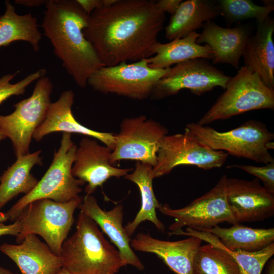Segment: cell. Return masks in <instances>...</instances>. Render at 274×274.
<instances>
[{
    "label": "cell",
    "instance_id": "obj_1",
    "mask_svg": "<svg viewBox=\"0 0 274 274\" xmlns=\"http://www.w3.org/2000/svg\"><path fill=\"white\" fill-rule=\"evenodd\" d=\"M165 19L156 1L117 0L94 10L83 33L104 66H111L151 57Z\"/></svg>",
    "mask_w": 274,
    "mask_h": 274
},
{
    "label": "cell",
    "instance_id": "obj_2",
    "mask_svg": "<svg viewBox=\"0 0 274 274\" xmlns=\"http://www.w3.org/2000/svg\"><path fill=\"white\" fill-rule=\"evenodd\" d=\"M45 6L42 25L44 35L68 74L84 88L89 77L104 66L83 33L90 15L76 0H50Z\"/></svg>",
    "mask_w": 274,
    "mask_h": 274
},
{
    "label": "cell",
    "instance_id": "obj_3",
    "mask_svg": "<svg viewBox=\"0 0 274 274\" xmlns=\"http://www.w3.org/2000/svg\"><path fill=\"white\" fill-rule=\"evenodd\" d=\"M60 256L63 267L71 274H116L125 266L118 249L81 211L76 231L63 242Z\"/></svg>",
    "mask_w": 274,
    "mask_h": 274
},
{
    "label": "cell",
    "instance_id": "obj_4",
    "mask_svg": "<svg viewBox=\"0 0 274 274\" xmlns=\"http://www.w3.org/2000/svg\"><path fill=\"white\" fill-rule=\"evenodd\" d=\"M186 127L201 143L215 150L264 164L274 162L269 153L274 148V134L259 121L249 120L224 132L195 123H188Z\"/></svg>",
    "mask_w": 274,
    "mask_h": 274
},
{
    "label": "cell",
    "instance_id": "obj_5",
    "mask_svg": "<svg viewBox=\"0 0 274 274\" xmlns=\"http://www.w3.org/2000/svg\"><path fill=\"white\" fill-rule=\"evenodd\" d=\"M77 149L71 134L63 133L60 146L54 152L52 162L45 175L31 192L22 196L6 213L9 220L15 221L29 203L38 199L64 202L80 197L81 187L85 183L72 174Z\"/></svg>",
    "mask_w": 274,
    "mask_h": 274
},
{
    "label": "cell",
    "instance_id": "obj_6",
    "mask_svg": "<svg viewBox=\"0 0 274 274\" xmlns=\"http://www.w3.org/2000/svg\"><path fill=\"white\" fill-rule=\"evenodd\" d=\"M274 109V89L264 84L257 73L243 66L230 77L224 91L196 123L204 126L250 111Z\"/></svg>",
    "mask_w": 274,
    "mask_h": 274
},
{
    "label": "cell",
    "instance_id": "obj_7",
    "mask_svg": "<svg viewBox=\"0 0 274 274\" xmlns=\"http://www.w3.org/2000/svg\"><path fill=\"white\" fill-rule=\"evenodd\" d=\"M82 201L80 196L64 202L41 199L29 203L18 218L21 229L16 242L21 243L28 235H39L51 251L60 256L62 244L74 221L75 211Z\"/></svg>",
    "mask_w": 274,
    "mask_h": 274
},
{
    "label": "cell",
    "instance_id": "obj_8",
    "mask_svg": "<svg viewBox=\"0 0 274 274\" xmlns=\"http://www.w3.org/2000/svg\"><path fill=\"white\" fill-rule=\"evenodd\" d=\"M53 87L48 77L40 78L30 97L15 104L11 114L0 115V130L12 141L17 158L29 153L33 134L44 120L51 103Z\"/></svg>",
    "mask_w": 274,
    "mask_h": 274
},
{
    "label": "cell",
    "instance_id": "obj_9",
    "mask_svg": "<svg viewBox=\"0 0 274 274\" xmlns=\"http://www.w3.org/2000/svg\"><path fill=\"white\" fill-rule=\"evenodd\" d=\"M168 69L152 68L149 66L147 58H145L131 63L102 66L89 77L87 84L104 94L143 99L152 93L156 84Z\"/></svg>",
    "mask_w": 274,
    "mask_h": 274
},
{
    "label": "cell",
    "instance_id": "obj_10",
    "mask_svg": "<svg viewBox=\"0 0 274 274\" xmlns=\"http://www.w3.org/2000/svg\"><path fill=\"white\" fill-rule=\"evenodd\" d=\"M228 154L201 143L187 127L182 133L166 135L160 144L157 162L153 167L154 178L169 174L180 165H193L208 170L221 167Z\"/></svg>",
    "mask_w": 274,
    "mask_h": 274
},
{
    "label": "cell",
    "instance_id": "obj_11",
    "mask_svg": "<svg viewBox=\"0 0 274 274\" xmlns=\"http://www.w3.org/2000/svg\"><path fill=\"white\" fill-rule=\"evenodd\" d=\"M224 175L209 191L194 199L188 205L173 209L165 203L158 209L163 215L172 217L175 222L169 227L173 233L184 227L196 230L209 229L224 222L237 224L232 216L226 198V180Z\"/></svg>",
    "mask_w": 274,
    "mask_h": 274
},
{
    "label": "cell",
    "instance_id": "obj_12",
    "mask_svg": "<svg viewBox=\"0 0 274 274\" xmlns=\"http://www.w3.org/2000/svg\"><path fill=\"white\" fill-rule=\"evenodd\" d=\"M167 129L146 116L125 118L115 134V146L110 156L113 164L121 160H132L150 165L157 162V154Z\"/></svg>",
    "mask_w": 274,
    "mask_h": 274
},
{
    "label": "cell",
    "instance_id": "obj_13",
    "mask_svg": "<svg viewBox=\"0 0 274 274\" xmlns=\"http://www.w3.org/2000/svg\"><path fill=\"white\" fill-rule=\"evenodd\" d=\"M230 78L208 59L194 58L169 68L166 74L156 84L152 93L162 98L187 89L200 96L218 86L224 90Z\"/></svg>",
    "mask_w": 274,
    "mask_h": 274
},
{
    "label": "cell",
    "instance_id": "obj_14",
    "mask_svg": "<svg viewBox=\"0 0 274 274\" xmlns=\"http://www.w3.org/2000/svg\"><path fill=\"white\" fill-rule=\"evenodd\" d=\"M226 198L237 224L262 221L274 215V193L261 185L257 178L247 181L227 178Z\"/></svg>",
    "mask_w": 274,
    "mask_h": 274
},
{
    "label": "cell",
    "instance_id": "obj_15",
    "mask_svg": "<svg viewBox=\"0 0 274 274\" xmlns=\"http://www.w3.org/2000/svg\"><path fill=\"white\" fill-rule=\"evenodd\" d=\"M112 150L98 144L95 139L85 137L79 143L72 168L73 176L87 185L85 192L92 194L96 189L112 178L124 177L131 168H120L110 162Z\"/></svg>",
    "mask_w": 274,
    "mask_h": 274
},
{
    "label": "cell",
    "instance_id": "obj_16",
    "mask_svg": "<svg viewBox=\"0 0 274 274\" xmlns=\"http://www.w3.org/2000/svg\"><path fill=\"white\" fill-rule=\"evenodd\" d=\"M74 97V92L67 90L61 93L57 100L51 102L44 120L35 130L32 138L40 142L45 135L53 132L79 133L100 141L113 151L116 143L115 134L94 130L75 118L72 111Z\"/></svg>",
    "mask_w": 274,
    "mask_h": 274
},
{
    "label": "cell",
    "instance_id": "obj_17",
    "mask_svg": "<svg viewBox=\"0 0 274 274\" xmlns=\"http://www.w3.org/2000/svg\"><path fill=\"white\" fill-rule=\"evenodd\" d=\"M202 241L192 236L178 241H166L154 238L149 233L140 232L131 239L130 246L135 251L156 255L177 274H193L194 258Z\"/></svg>",
    "mask_w": 274,
    "mask_h": 274
},
{
    "label": "cell",
    "instance_id": "obj_18",
    "mask_svg": "<svg viewBox=\"0 0 274 274\" xmlns=\"http://www.w3.org/2000/svg\"><path fill=\"white\" fill-rule=\"evenodd\" d=\"M202 27L196 43H206L211 47L213 63L228 64L238 70L244 47L252 35V27L238 24L233 27H223L209 21Z\"/></svg>",
    "mask_w": 274,
    "mask_h": 274
},
{
    "label": "cell",
    "instance_id": "obj_19",
    "mask_svg": "<svg viewBox=\"0 0 274 274\" xmlns=\"http://www.w3.org/2000/svg\"><path fill=\"white\" fill-rule=\"evenodd\" d=\"M78 208L107 235L117 248L125 265L129 264L140 270L144 269V265L130 246L131 239L123 226V208L121 204L105 211L99 207L92 194H86Z\"/></svg>",
    "mask_w": 274,
    "mask_h": 274
},
{
    "label": "cell",
    "instance_id": "obj_20",
    "mask_svg": "<svg viewBox=\"0 0 274 274\" xmlns=\"http://www.w3.org/2000/svg\"><path fill=\"white\" fill-rule=\"evenodd\" d=\"M0 251L12 260L22 274H57L62 259L35 234L27 235L18 245L4 243Z\"/></svg>",
    "mask_w": 274,
    "mask_h": 274
},
{
    "label": "cell",
    "instance_id": "obj_21",
    "mask_svg": "<svg viewBox=\"0 0 274 274\" xmlns=\"http://www.w3.org/2000/svg\"><path fill=\"white\" fill-rule=\"evenodd\" d=\"M256 24V32L249 38L243 52L244 66L257 73L265 85L274 89V20L269 17Z\"/></svg>",
    "mask_w": 274,
    "mask_h": 274
},
{
    "label": "cell",
    "instance_id": "obj_22",
    "mask_svg": "<svg viewBox=\"0 0 274 274\" xmlns=\"http://www.w3.org/2000/svg\"><path fill=\"white\" fill-rule=\"evenodd\" d=\"M220 16L217 1H182L165 28V36L170 41L184 38Z\"/></svg>",
    "mask_w": 274,
    "mask_h": 274
},
{
    "label": "cell",
    "instance_id": "obj_23",
    "mask_svg": "<svg viewBox=\"0 0 274 274\" xmlns=\"http://www.w3.org/2000/svg\"><path fill=\"white\" fill-rule=\"evenodd\" d=\"M199 33L193 31L188 36L168 43L157 42L153 47V56L147 58L149 66L155 69H166L173 65L194 58L213 59V52L207 44L196 43Z\"/></svg>",
    "mask_w": 274,
    "mask_h": 274
},
{
    "label": "cell",
    "instance_id": "obj_24",
    "mask_svg": "<svg viewBox=\"0 0 274 274\" xmlns=\"http://www.w3.org/2000/svg\"><path fill=\"white\" fill-rule=\"evenodd\" d=\"M138 187L141 198V208L134 219L124 227L127 234L130 237L139 225L145 221L152 222L156 228L164 232L165 226L158 219L156 212L161 204L157 199L153 188L154 179L153 167L149 164L136 161L133 172L124 177Z\"/></svg>",
    "mask_w": 274,
    "mask_h": 274
},
{
    "label": "cell",
    "instance_id": "obj_25",
    "mask_svg": "<svg viewBox=\"0 0 274 274\" xmlns=\"http://www.w3.org/2000/svg\"><path fill=\"white\" fill-rule=\"evenodd\" d=\"M41 150L17 157L16 161L0 176V210L20 193L31 192L38 180L30 173L36 164L43 165Z\"/></svg>",
    "mask_w": 274,
    "mask_h": 274
},
{
    "label": "cell",
    "instance_id": "obj_26",
    "mask_svg": "<svg viewBox=\"0 0 274 274\" xmlns=\"http://www.w3.org/2000/svg\"><path fill=\"white\" fill-rule=\"evenodd\" d=\"M217 236L221 243L230 251L240 250L256 252L268 246L274 241V228H253L233 224L229 228L218 225L201 230Z\"/></svg>",
    "mask_w": 274,
    "mask_h": 274
},
{
    "label": "cell",
    "instance_id": "obj_27",
    "mask_svg": "<svg viewBox=\"0 0 274 274\" xmlns=\"http://www.w3.org/2000/svg\"><path fill=\"white\" fill-rule=\"evenodd\" d=\"M5 12L0 16V48L22 41L29 43L34 51H38L42 33L38 29L37 18L31 13L17 14L9 1L5 2Z\"/></svg>",
    "mask_w": 274,
    "mask_h": 274
},
{
    "label": "cell",
    "instance_id": "obj_28",
    "mask_svg": "<svg viewBox=\"0 0 274 274\" xmlns=\"http://www.w3.org/2000/svg\"><path fill=\"white\" fill-rule=\"evenodd\" d=\"M175 235L195 236L224 250L236 261L240 274H261L265 264L274 254L273 243L256 252H247L240 250L230 251L224 246L217 236L208 232L187 227L185 231L182 230L176 233Z\"/></svg>",
    "mask_w": 274,
    "mask_h": 274
},
{
    "label": "cell",
    "instance_id": "obj_29",
    "mask_svg": "<svg viewBox=\"0 0 274 274\" xmlns=\"http://www.w3.org/2000/svg\"><path fill=\"white\" fill-rule=\"evenodd\" d=\"M193 274H240V271L228 252L208 244L200 246L195 255Z\"/></svg>",
    "mask_w": 274,
    "mask_h": 274
},
{
    "label": "cell",
    "instance_id": "obj_30",
    "mask_svg": "<svg viewBox=\"0 0 274 274\" xmlns=\"http://www.w3.org/2000/svg\"><path fill=\"white\" fill-rule=\"evenodd\" d=\"M221 16L224 17L227 25L254 18L262 22L269 17L274 10V5L258 6L250 0H218Z\"/></svg>",
    "mask_w": 274,
    "mask_h": 274
},
{
    "label": "cell",
    "instance_id": "obj_31",
    "mask_svg": "<svg viewBox=\"0 0 274 274\" xmlns=\"http://www.w3.org/2000/svg\"><path fill=\"white\" fill-rule=\"evenodd\" d=\"M46 72L45 68H40L14 84H12L11 81L18 72L3 76L0 78V104L12 96L23 94L29 85L35 80L45 76Z\"/></svg>",
    "mask_w": 274,
    "mask_h": 274
},
{
    "label": "cell",
    "instance_id": "obj_32",
    "mask_svg": "<svg viewBox=\"0 0 274 274\" xmlns=\"http://www.w3.org/2000/svg\"><path fill=\"white\" fill-rule=\"evenodd\" d=\"M236 167L255 176L262 181L264 187L274 193V162L268 163L262 166L251 165L234 164L227 168Z\"/></svg>",
    "mask_w": 274,
    "mask_h": 274
},
{
    "label": "cell",
    "instance_id": "obj_33",
    "mask_svg": "<svg viewBox=\"0 0 274 274\" xmlns=\"http://www.w3.org/2000/svg\"><path fill=\"white\" fill-rule=\"evenodd\" d=\"M182 2V0H159L156 1V4L161 11L173 15Z\"/></svg>",
    "mask_w": 274,
    "mask_h": 274
},
{
    "label": "cell",
    "instance_id": "obj_34",
    "mask_svg": "<svg viewBox=\"0 0 274 274\" xmlns=\"http://www.w3.org/2000/svg\"><path fill=\"white\" fill-rule=\"evenodd\" d=\"M21 229V223L19 219H17L14 223L5 225L0 223V237L4 235L18 236Z\"/></svg>",
    "mask_w": 274,
    "mask_h": 274
},
{
    "label": "cell",
    "instance_id": "obj_35",
    "mask_svg": "<svg viewBox=\"0 0 274 274\" xmlns=\"http://www.w3.org/2000/svg\"><path fill=\"white\" fill-rule=\"evenodd\" d=\"M82 9L89 15L96 9L103 8L102 0H76Z\"/></svg>",
    "mask_w": 274,
    "mask_h": 274
},
{
    "label": "cell",
    "instance_id": "obj_36",
    "mask_svg": "<svg viewBox=\"0 0 274 274\" xmlns=\"http://www.w3.org/2000/svg\"><path fill=\"white\" fill-rule=\"evenodd\" d=\"M17 4L26 7H38L44 4H46L48 1L44 0H17L15 1Z\"/></svg>",
    "mask_w": 274,
    "mask_h": 274
},
{
    "label": "cell",
    "instance_id": "obj_37",
    "mask_svg": "<svg viewBox=\"0 0 274 274\" xmlns=\"http://www.w3.org/2000/svg\"><path fill=\"white\" fill-rule=\"evenodd\" d=\"M266 274H274V260L272 259L268 263Z\"/></svg>",
    "mask_w": 274,
    "mask_h": 274
},
{
    "label": "cell",
    "instance_id": "obj_38",
    "mask_svg": "<svg viewBox=\"0 0 274 274\" xmlns=\"http://www.w3.org/2000/svg\"><path fill=\"white\" fill-rule=\"evenodd\" d=\"M8 220H9V219L6 213L0 212V223H4Z\"/></svg>",
    "mask_w": 274,
    "mask_h": 274
},
{
    "label": "cell",
    "instance_id": "obj_39",
    "mask_svg": "<svg viewBox=\"0 0 274 274\" xmlns=\"http://www.w3.org/2000/svg\"><path fill=\"white\" fill-rule=\"evenodd\" d=\"M0 274H14L10 270L3 267L0 265Z\"/></svg>",
    "mask_w": 274,
    "mask_h": 274
},
{
    "label": "cell",
    "instance_id": "obj_40",
    "mask_svg": "<svg viewBox=\"0 0 274 274\" xmlns=\"http://www.w3.org/2000/svg\"><path fill=\"white\" fill-rule=\"evenodd\" d=\"M57 274H71L64 268L62 267L61 269Z\"/></svg>",
    "mask_w": 274,
    "mask_h": 274
},
{
    "label": "cell",
    "instance_id": "obj_41",
    "mask_svg": "<svg viewBox=\"0 0 274 274\" xmlns=\"http://www.w3.org/2000/svg\"><path fill=\"white\" fill-rule=\"evenodd\" d=\"M6 138H7V136L0 130V142Z\"/></svg>",
    "mask_w": 274,
    "mask_h": 274
}]
</instances>
